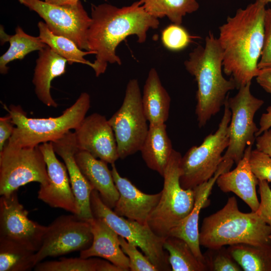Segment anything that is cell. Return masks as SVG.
Wrapping results in <instances>:
<instances>
[{
  "label": "cell",
  "mask_w": 271,
  "mask_h": 271,
  "mask_svg": "<svg viewBox=\"0 0 271 271\" xmlns=\"http://www.w3.org/2000/svg\"><path fill=\"white\" fill-rule=\"evenodd\" d=\"M266 113H263L259 121V128L255 137L260 135L264 131L271 127V106L266 108Z\"/></svg>",
  "instance_id": "obj_42"
},
{
  "label": "cell",
  "mask_w": 271,
  "mask_h": 271,
  "mask_svg": "<svg viewBox=\"0 0 271 271\" xmlns=\"http://www.w3.org/2000/svg\"><path fill=\"white\" fill-rule=\"evenodd\" d=\"M251 83L240 87L232 97L226 98L231 112L228 126L229 144L222 160L237 164L242 158L246 148L252 146L258 129L253 119L255 113L264 101L250 92Z\"/></svg>",
  "instance_id": "obj_11"
},
{
  "label": "cell",
  "mask_w": 271,
  "mask_h": 271,
  "mask_svg": "<svg viewBox=\"0 0 271 271\" xmlns=\"http://www.w3.org/2000/svg\"><path fill=\"white\" fill-rule=\"evenodd\" d=\"M255 78L257 83L265 91L271 94V66L259 69Z\"/></svg>",
  "instance_id": "obj_41"
},
{
  "label": "cell",
  "mask_w": 271,
  "mask_h": 271,
  "mask_svg": "<svg viewBox=\"0 0 271 271\" xmlns=\"http://www.w3.org/2000/svg\"><path fill=\"white\" fill-rule=\"evenodd\" d=\"M249 162L251 170L258 181L271 182V157L256 149L251 150Z\"/></svg>",
  "instance_id": "obj_36"
},
{
  "label": "cell",
  "mask_w": 271,
  "mask_h": 271,
  "mask_svg": "<svg viewBox=\"0 0 271 271\" xmlns=\"http://www.w3.org/2000/svg\"><path fill=\"white\" fill-rule=\"evenodd\" d=\"M145 10L155 18L167 17L173 24L181 25L187 14L197 11L198 0H140Z\"/></svg>",
  "instance_id": "obj_30"
},
{
  "label": "cell",
  "mask_w": 271,
  "mask_h": 271,
  "mask_svg": "<svg viewBox=\"0 0 271 271\" xmlns=\"http://www.w3.org/2000/svg\"><path fill=\"white\" fill-rule=\"evenodd\" d=\"M28 212L20 203L17 191L0 198V237L18 242L37 252L47 226L28 218Z\"/></svg>",
  "instance_id": "obj_14"
},
{
  "label": "cell",
  "mask_w": 271,
  "mask_h": 271,
  "mask_svg": "<svg viewBox=\"0 0 271 271\" xmlns=\"http://www.w3.org/2000/svg\"><path fill=\"white\" fill-rule=\"evenodd\" d=\"M139 82L130 79L120 108L108 119L115 136L119 158L140 151L149 130Z\"/></svg>",
  "instance_id": "obj_10"
},
{
  "label": "cell",
  "mask_w": 271,
  "mask_h": 271,
  "mask_svg": "<svg viewBox=\"0 0 271 271\" xmlns=\"http://www.w3.org/2000/svg\"><path fill=\"white\" fill-rule=\"evenodd\" d=\"M258 185L260 201L256 212L268 225L271 233V189L266 181H258Z\"/></svg>",
  "instance_id": "obj_38"
},
{
  "label": "cell",
  "mask_w": 271,
  "mask_h": 271,
  "mask_svg": "<svg viewBox=\"0 0 271 271\" xmlns=\"http://www.w3.org/2000/svg\"><path fill=\"white\" fill-rule=\"evenodd\" d=\"M258 1H261L264 3V4H265L266 5H267L268 3H271V0H258Z\"/></svg>",
  "instance_id": "obj_45"
},
{
  "label": "cell",
  "mask_w": 271,
  "mask_h": 271,
  "mask_svg": "<svg viewBox=\"0 0 271 271\" xmlns=\"http://www.w3.org/2000/svg\"><path fill=\"white\" fill-rule=\"evenodd\" d=\"M99 259L60 258L58 260L47 261L38 263L34 267L36 271H96Z\"/></svg>",
  "instance_id": "obj_32"
},
{
  "label": "cell",
  "mask_w": 271,
  "mask_h": 271,
  "mask_svg": "<svg viewBox=\"0 0 271 271\" xmlns=\"http://www.w3.org/2000/svg\"><path fill=\"white\" fill-rule=\"evenodd\" d=\"M204 264L209 271H241L240 266L234 259L224 246L209 248L203 253Z\"/></svg>",
  "instance_id": "obj_33"
},
{
  "label": "cell",
  "mask_w": 271,
  "mask_h": 271,
  "mask_svg": "<svg viewBox=\"0 0 271 271\" xmlns=\"http://www.w3.org/2000/svg\"><path fill=\"white\" fill-rule=\"evenodd\" d=\"M47 166L39 146L22 147L8 141L0 152V195H9L31 182L49 184Z\"/></svg>",
  "instance_id": "obj_9"
},
{
  "label": "cell",
  "mask_w": 271,
  "mask_h": 271,
  "mask_svg": "<svg viewBox=\"0 0 271 271\" xmlns=\"http://www.w3.org/2000/svg\"><path fill=\"white\" fill-rule=\"evenodd\" d=\"M233 163L230 161H222L212 178L193 189L195 191V203L192 210L170 231L168 236L178 237L186 241L196 257L204 264V257L200 249L199 239V214L201 210L207 205L208 197L217 178L221 174L230 171Z\"/></svg>",
  "instance_id": "obj_19"
},
{
  "label": "cell",
  "mask_w": 271,
  "mask_h": 271,
  "mask_svg": "<svg viewBox=\"0 0 271 271\" xmlns=\"http://www.w3.org/2000/svg\"><path fill=\"white\" fill-rule=\"evenodd\" d=\"M96 271H123L120 267L109 261L99 259Z\"/></svg>",
  "instance_id": "obj_43"
},
{
  "label": "cell",
  "mask_w": 271,
  "mask_h": 271,
  "mask_svg": "<svg viewBox=\"0 0 271 271\" xmlns=\"http://www.w3.org/2000/svg\"><path fill=\"white\" fill-rule=\"evenodd\" d=\"M164 123H149V130L140 151L147 166L163 177L173 150Z\"/></svg>",
  "instance_id": "obj_24"
},
{
  "label": "cell",
  "mask_w": 271,
  "mask_h": 271,
  "mask_svg": "<svg viewBox=\"0 0 271 271\" xmlns=\"http://www.w3.org/2000/svg\"><path fill=\"white\" fill-rule=\"evenodd\" d=\"M92 240L89 221L81 219L74 214L60 216L47 226L42 244L35 253V264L48 257L86 249L90 246Z\"/></svg>",
  "instance_id": "obj_12"
},
{
  "label": "cell",
  "mask_w": 271,
  "mask_h": 271,
  "mask_svg": "<svg viewBox=\"0 0 271 271\" xmlns=\"http://www.w3.org/2000/svg\"><path fill=\"white\" fill-rule=\"evenodd\" d=\"M90 206L93 217L101 219L119 236L139 247L158 270H172L168 252L164 247L166 238L157 235L147 224L116 214L94 189L90 195Z\"/></svg>",
  "instance_id": "obj_8"
},
{
  "label": "cell",
  "mask_w": 271,
  "mask_h": 271,
  "mask_svg": "<svg viewBox=\"0 0 271 271\" xmlns=\"http://www.w3.org/2000/svg\"><path fill=\"white\" fill-rule=\"evenodd\" d=\"M32 82L38 99L48 107L58 104L51 94V82L66 72L68 60L46 45L38 52Z\"/></svg>",
  "instance_id": "obj_22"
},
{
  "label": "cell",
  "mask_w": 271,
  "mask_h": 271,
  "mask_svg": "<svg viewBox=\"0 0 271 271\" xmlns=\"http://www.w3.org/2000/svg\"><path fill=\"white\" fill-rule=\"evenodd\" d=\"M47 3L60 6L75 5L79 0H45Z\"/></svg>",
  "instance_id": "obj_44"
},
{
  "label": "cell",
  "mask_w": 271,
  "mask_h": 271,
  "mask_svg": "<svg viewBox=\"0 0 271 271\" xmlns=\"http://www.w3.org/2000/svg\"><path fill=\"white\" fill-rule=\"evenodd\" d=\"M75 158L81 172L93 189L99 193L103 203L113 209L118 199L119 193L107 163L79 149Z\"/></svg>",
  "instance_id": "obj_23"
},
{
  "label": "cell",
  "mask_w": 271,
  "mask_h": 271,
  "mask_svg": "<svg viewBox=\"0 0 271 271\" xmlns=\"http://www.w3.org/2000/svg\"><path fill=\"white\" fill-rule=\"evenodd\" d=\"M266 5L255 0L238 9L219 27L217 39L223 52V70L231 76L237 89L251 83L258 73Z\"/></svg>",
  "instance_id": "obj_2"
},
{
  "label": "cell",
  "mask_w": 271,
  "mask_h": 271,
  "mask_svg": "<svg viewBox=\"0 0 271 271\" xmlns=\"http://www.w3.org/2000/svg\"><path fill=\"white\" fill-rule=\"evenodd\" d=\"M91 9L87 39L89 51L95 55L92 68L96 77L105 72L108 63L121 65L116 49L127 37L136 35L138 42L143 43L148 30L158 28L160 24L140 1L121 8L108 4H92Z\"/></svg>",
  "instance_id": "obj_1"
},
{
  "label": "cell",
  "mask_w": 271,
  "mask_h": 271,
  "mask_svg": "<svg viewBox=\"0 0 271 271\" xmlns=\"http://www.w3.org/2000/svg\"><path fill=\"white\" fill-rule=\"evenodd\" d=\"M74 130L79 150L111 165L119 158L113 130L104 115L93 113L85 117Z\"/></svg>",
  "instance_id": "obj_16"
},
{
  "label": "cell",
  "mask_w": 271,
  "mask_h": 271,
  "mask_svg": "<svg viewBox=\"0 0 271 271\" xmlns=\"http://www.w3.org/2000/svg\"><path fill=\"white\" fill-rule=\"evenodd\" d=\"M255 140L256 149L271 157V129L264 131Z\"/></svg>",
  "instance_id": "obj_40"
},
{
  "label": "cell",
  "mask_w": 271,
  "mask_h": 271,
  "mask_svg": "<svg viewBox=\"0 0 271 271\" xmlns=\"http://www.w3.org/2000/svg\"><path fill=\"white\" fill-rule=\"evenodd\" d=\"M223 116L218 129L199 146L190 148L180 163L181 186L193 189L212 178L222 161V154L229 144L228 126L231 112L225 100Z\"/></svg>",
  "instance_id": "obj_7"
},
{
  "label": "cell",
  "mask_w": 271,
  "mask_h": 271,
  "mask_svg": "<svg viewBox=\"0 0 271 271\" xmlns=\"http://www.w3.org/2000/svg\"><path fill=\"white\" fill-rule=\"evenodd\" d=\"M90 97L82 93L75 102L57 117H28L20 105L6 108L15 125L8 140L22 147H34L52 142L75 129L86 117L90 107Z\"/></svg>",
  "instance_id": "obj_5"
},
{
  "label": "cell",
  "mask_w": 271,
  "mask_h": 271,
  "mask_svg": "<svg viewBox=\"0 0 271 271\" xmlns=\"http://www.w3.org/2000/svg\"><path fill=\"white\" fill-rule=\"evenodd\" d=\"M36 252L13 240L0 237V271H27L36 266Z\"/></svg>",
  "instance_id": "obj_29"
},
{
  "label": "cell",
  "mask_w": 271,
  "mask_h": 271,
  "mask_svg": "<svg viewBox=\"0 0 271 271\" xmlns=\"http://www.w3.org/2000/svg\"><path fill=\"white\" fill-rule=\"evenodd\" d=\"M55 153L64 162L77 208L76 215L81 219L90 221L93 218L90 195L93 190L81 172L75 158L78 151L74 132L68 131L62 137L52 142Z\"/></svg>",
  "instance_id": "obj_17"
},
{
  "label": "cell",
  "mask_w": 271,
  "mask_h": 271,
  "mask_svg": "<svg viewBox=\"0 0 271 271\" xmlns=\"http://www.w3.org/2000/svg\"><path fill=\"white\" fill-rule=\"evenodd\" d=\"M164 247L169 254L172 271H207L206 265L200 261L184 240L173 236L165 239Z\"/></svg>",
  "instance_id": "obj_31"
},
{
  "label": "cell",
  "mask_w": 271,
  "mask_h": 271,
  "mask_svg": "<svg viewBox=\"0 0 271 271\" xmlns=\"http://www.w3.org/2000/svg\"><path fill=\"white\" fill-rule=\"evenodd\" d=\"M0 39L1 45L9 42L10 47L7 51L0 57V73L7 74L9 68L7 64L16 60H22L30 53L40 51L46 45L40 37L32 36L26 33L23 29L18 26L15 29V34L9 35L1 26Z\"/></svg>",
  "instance_id": "obj_26"
},
{
  "label": "cell",
  "mask_w": 271,
  "mask_h": 271,
  "mask_svg": "<svg viewBox=\"0 0 271 271\" xmlns=\"http://www.w3.org/2000/svg\"><path fill=\"white\" fill-rule=\"evenodd\" d=\"M227 249L244 271H271V242L260 245L237 243Z\"/></svg>",
  "instance_id": "obj_27"
},
{
  "label": "cell",
  "mask_w": 271,
  "mask_h": 271,
  "mask_svg": "<svg viewBox=\"0 0 271 271\" xmlns=\"http://www.w3.org/2000/svg\"><path fill=\"white\" fill-rule=\"evenodd\" d=\"M37 13L54 34L72 40L81 50L89 51L87 32L91 22L79 1L75 5H56L41 0H19Z\"/></svg>",
  "instance_id": "obj_13"
},
{
  "label": "cell",
  "mask_w": 271,
  "mask_h": 271,
  "mask_svg": "<svg viewBox=\"0 0 271 271\" xmlns=\"http://www.w3.org/2000/svg\"><path fill=\"white\" fill-rule=\"evenodd\" d=\"M142 102L149 123H164L168 120L171 98L154 68L149 72L142 95Z\"/></svg>",
  "instance_id": "obj_25"
},
{
  "label": "cell",
  "mask_w": 271,
  "mask_h": 271,
  "mask_svg": "<svg viewBox=\"0 0 271 271\" xmlns=\"http://www.w3.org/2000/svg\"><path fill=\"white\" fill-rule=\"evenodd\" d=\"M119 241L122 251L129 258V270L158 271L150 259L138 250L137 246L119 236Z\"/></svg>",
  "instance_id": "obj_35"
},
{
  "label": "cell",
  "mask_w": 271,
  "mask_h": 271,
  "mask_svg": "<svg viewBox=\"0 0 271 271\" xmlns=\"http://www.w3.org/2000/svg\"><path fill=\"white\" fill-rule=\"evenodd\" d=\"M181 157V154L173 149L163 176L161 197L147 222L155 234L163 238L169 236L170 231L189 215L194 205V190L183 189L180 185Z\"/></svg>",
  "instance_id": "obj_6"
},
{
  "label": "cell",
  "mask_w": 271,
  "mask_h": 271,
  "mask_svg": "<svg viewBox=\"0 0 271 271\" xmlns=\"http://www.w3.org/2000/svg\"><path fill=\"white\" fill-rule=\"evenodd\" d=\"M111 173L119 193L118 199L113 208L120 216L147 224V220L157 205L162 192L146 194L140 190L127 178L121 177L116 166L111 164Z\"/></svg>",
  "instance_id": "obj_18"
},
{
  "label": "cell",
  "mask_w": 271,
  "mask_h": 271,
  "mask_svg": "<svg viewBox=\"0 0 271 271\" xmlns=\"http://www.w3.org/2000/svg\"><path fill=\"white\" fill-rule=\"evenodd\" d=\"M223 59L218 39L210 32L204 45L195 48L184 62L187 71L197 84L195 113L199 127L219 111L228 93L236 88L232 78L228 80L223 75Z\"/></svg>",
  "instance_id": "obj_3"
},
{
  "label": "cell",
  "mask_w": 271,
  "mask_h": 271,
  "mask_svg": "<svg viewBox=\"0 0 271 271\" xmlns=\"http://www.w3.org/2000/svg\"><path fill=\"white\" fill-rule=\"evenodd\" d=\"M199 239L207 248L237 243L260 245L271 242V233L256 212L240 211L232 196L222 209L203 219Z\"/></svg>",
  "instance_id": "obj_4"
},
{
  "label": "cell",
  "mask_w": 271,
  "mask_h": 271,
  "mask_svg": "<svg viewBox=\"0 0 271 271\" xmlns=\"http://www.w3.org/2000/svg\"><path fill=\"white\" fill-rule=\"evenodd\" d=\"M252 146L247 147L241 160L236 168L221 174L216 183L224 193L231 192L241 198L251 209L256 212L259 206L256 186L258 180L252 172L249 165V156Z\"/></svg>",
  "instance_id": "obj_20"
},
{
  "label": "cell",
  "mask_w": 271,
  "mask_h": 271,
  "mask_svg": "<svg viewBox=\"0 0 271 271\" xmlns=\"http://www.w3.org/2000/svg\"><path fill=\"white\" fill-rule=\"evenodd\" d=\"M161 40L163 45L167 49L178 51L189 45L191 42V37L181 25L173 24L163 30Z\"/></svg>",
  "instance_id": "obj_34"
},
{
  "label": "cell",
  "mask_w": 271,
  "mask_h": 271,
  "mask_svg": "<svg viewBox=\"0 0 271 271\" xmlns=\"http://www.w3.org/2000/svg\"><path fill=\"white\" fill-rule=\"evenodd\" d=\"M12 117L9 113L0 117V152L3 150L12 136L15 129Z\"/></svg>",
  "instance_id": "obj_39"
},
{
  "label": "cell",
  "mask_w": 271,
  "mask_h": 271,
  "mask_svg": "<svg viewBox=\"0 0 271 271\" xmlns=\"http://www.w3.org/2000/svg\"><path fill=\"white\" fill-rule=\"evenodd\" d=\"M271 66V7L266 9L264 18V41L259 69Z\"/></svg>",
  "instance_id": "obj_37"
},
{
  "label": "cell",
  "mask_w": 271,
  "mask_h": 271,
  "mask_svg": "<svg viewBox=\"0 0 271 271\" xmlns=\"http://www.w3.org/2000/svg\"><path fill=\"white\" fill-rule=\"evenodd\" d=\"M93 234L90 246L81 251L80 257L87 258L100 257L121 268L129 270V260L122 251L119 235L103 220L93 217L90 221Z\"/></svg>",
  "instance_id": "obj_21"
},
{
  "label": "cell",
  "mask_w": 271,
  "mask_h": 271,
  "mask_svg": "<svg viewBox=\"0 0 271 271\" xmlns=\"http://www.w3.org/2000/svg\"><path fill=\"white\" fill-rule=\"evenodd\" d=\"M47 166L49 184L40 186L38 198L53 208L77 214V208L65 165L57 158L52 142L39 145Z\"/></svg>",
  "instance_id": "obj_15"
},
{
  "label": "cell",
  "mask_w": 271,
  "mask_h": 271,
  "mask_svg": "<svg viewBox=\"0 0 271 271\" xmlns=\"http://www.w3.org/2000/svg\"><path fill=\"white\" fill-rule=\"evenodd\" d=\"M39 37L46 45L55 52L68 60L70 65L78 63L87 65L92 68L93 63L84 59L89 54H94L91 51H82L71 40L65 37L52 33L45 23L40 21L38 23Z\"/></svg>",
  "instance_id": "obj_28"
}]
</instances>
